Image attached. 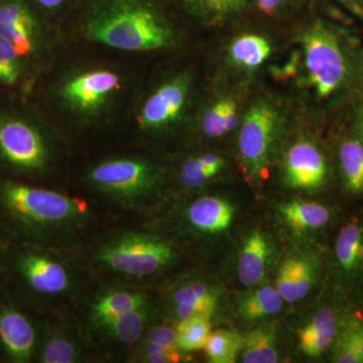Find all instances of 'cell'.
Listing matches in <instances>:
<instances>
[{
  "mask_svg": "<svg viewBox=\"0 0 363 363\" xmlns=\"http://www.w3.org/2000/svg\"><path fill=\"white\" fill-rule=\"evenodd\" d=\"M88 35L123 51H152L173 42L166 21L140 0H107L91 16Z\"/></svg>",
  "mask_w": 363,
  "mask_h": 363,
  "instance_id": "6da1fadb",
  "label": "cell"
},
{
  "mask_svg": "<svg viewBox=\"0 0 363 363\" xmlns=\"http://www.w3.org/2000/svg\"><path fill=\"white\" fill-rule=\"evenodd\" d=\"M168 243L147 234H126L105 245L99 259L114 271L135 277L156 274L173 259Z\"/></svg>",
  "mask_w": 363,
  "mask_h": 363,
  "instance_id": "7a4b0ae2",
  "label": "cell"
},
{
  "mask_svg": "<svg viewBox=\"0 0 363 363\" xmlns=\"http://www.w3.org/2000/svg\"><path fill=\"white\" fill-rule=\"evenodd\" d=\"M302 44L309 82L318 96H330L343 85L347 75L337 38L328 28L316 26L304 33Z\"/></svg>",
  "mask_w": 363,
  "mask_h": 363,
  "instance_id": "3957f363",
  "label": "cell"
},
{
  "mask_svg": "<svg viewBox=\"0 0 363 363\" xmlns=\"http://www.w3.org/2000/svg\"><path fill=\"white\" fill-rule=\"evenodd\" d=\"M4 201L21 218L42 225H57L71 222L84 213V203L44 190L9 184L4 189Z\"/></svg>",
  "mask_w": 363,
  "mask_h": 363,
  "instance_id": "277c9868",
  "label": "cell"
},
{
  "mask_svg": "<svg viewBox=\"0 0 363 363\" xmlns=\"http://www.w3.org/2000/svg\"><path fill=\"white\" fill-rule=\"evenodd\" d=\"M278 126V113L266 102H257L245 114L238 136V147L250 176L259 177L266 169Z\"/></svg>",
  "mask_w": 363,
  "mask_h": 363,
  "instance_id": "5b68a950",
  "label": "cell"
},
{
  "mask_svg": "<svg viewBox=\"0 0 363 363\" xmlns=\"http://www.w3.org/2000/svg\"><path fill=\"white\" fill-rule=\"evenodd\" d=\"M90 180L104 192L133 200L152 190L156 184V173L149 162L142 160L116 159L95 167Z\"/></svg>",
  "mask_w": 363,
  "mask_h": 363,
  "instance_id": "8992f818",
  "label": "cell"
},
{
  "mask_svg": "<svg viewBox=\"0 0 363 363\" xmlns=\"http://www.w3.org/2000/svg\"><path fill=\"white\" fill-rule=\"evenodd\" d=\"M0 150L21 168L39 169L47 159L42 136L30 124L16 118L0 121Z\"/></svg>",
  "mask_w": 363,
  "mask_h": 363,
  "instance_id": "52a82bcc",
  "label": "cell"
},
{
  "mask_svg": "<svg viewBox=\"0 0 363 363\" xmlns=\"http://www.w3.org/2000/svg\"><path fill=\"white\" fill-rule=\"evenodd\" d=\"M190 89L186 74L162 85L147 100L138 116L143 128H160L174 123L180 116Z\"/></svg>",
  "mask_w": 363,
  "mask_h": 363,
  "instance_id": "ba28073f",
  "label": "cell"
},
{
  "mask_svg": "<svg viewBox=\"0 0 363 363\" xmlns=\"http://www.w3.org/2000/svg\"><path fill=\"white\" fill-rule=\"evenodd\" d=\"M119 88V78L111 71H93L69 81L62 95L67 104L83 112L95 111Z\"/></svg>",
  "mask_w": 363,
  "mask_h": 363,
  "instance_id": "9c48e42d",
  "label": "cell"
},
{
  "mask_svg": "<svg viewBox=\"0 0 363 363\" xmlns=\"http://www.w3.org/2000/svg\"><path fill=\"white\" fill-rule=\"evenodd\" d=\"M326 175V161L314 143L302 140L289 149L285 160V176L291 187L315 190L323 185Z\"/></svg>",
  "mask_w": 363,
  "mask_h": 363,
  "instance_id": "30bf717a",
  "label": "cell"
},
{
  "mask_svg": "<svg viewBox=\"0 0 363 363\" xmlns=\"http://www.w3.org/2000/svg\"><path fill=\"white\" fill-rule=\"evenodd\" d=\"M339 276L350 286H363V222L357 218L341 228L334 247Z\"/></svg>",
  "mask_w": 363,
  "mask_h": 363,
  "instance_id": "8fae6325",
  "label": "cell"
},
{
  "mask_svg": "<svg viewBox=\"0 0 363 363\" xmlns=\"http://www.w3.org/2000/svg\"><path fill=\"white\" fill-rule=\"evenodd\" d=\"M274 242L266 233L253 230L243 242L238 257V279L243 285L253 286L266 277L274 255Z\"/></svg>",
  "mask_w": 363,
  "mask_h": 363,
  "instance_id": "7c38bea8",
  "label": "cell"
},
{
  "mask_svg": "<svg viewBox=\"0 0 363 363\" xmlns=\"http://www.w3.org/2000/svg\"><path fill=\"white\" fill-rule=\"evenodd\" d=\"M21 269L33 289L45 295L64 292L70 284L65 267L40 255H26L21 260Z\"/></svg>",
  "mask_w": 363,
  "mask_h": 363,
  "instance_id": "4fadbf2b",
  "label": "cell"
},
{
  "mask_svg": "<svg viewBox=\"0 0 363 363\" xmlns=\"http://www.w3.org/2000/svg\"><path fill=\"white\" fill-rule=\"evenodd\" d=\"M337 333L335 312L329 307L321 308L298 331L301 350L308 357H320L333 344Z\"/></svg>",
  "mask_w": 363,
  "mask_h": 363,
  "instance_id": "5bb4252c",
  "label": "cell"
},
{
  "mask_svg": "<svg viewBox=\"0 0 363 363\" xmlns=\"http://www.w3.org/2000/svg\"><path fill=\"white\" fill-rule=\"evenodd\" d=\"M172 301L174 312L180 320L198 315L211 317L218 304V295L204 281H194L176 289Z\"/></svg>",
  "mask_w": 363,
  "mask_h": 363,
  "instance_id": "9a60e30c",
  "label": "cell"
},
{
  "mask_svg": "<svg viewBox=\"0 0 363 363\" xmlns=\"http://www.w3.org/2000/svg\"><path fill=\"white\" fill-rule=\"evenodd\" d=\"M233 217V205L213 196L196 200L188 209V220L191 225L202 233H222L231 225Z\"/></svg>",
  "mask_w": 363,
  "mask_h": 363,
  "instance_id": "2e32d148",
  "label": "cell"
},
{
  "mask_svg": "<svg viewBox=\"0 0 363 363\" xmlns=\"http://www.w3.org/2000/svg\"><path fill=\"white\" fill-rule=\"evenodd\" d=\"M0 338L13 358L21 362L30 358L35 344V332L20 313L7 310L0 314Z\"/></svg>",
  "mask_w": 363,
  "mask_h": 363,
  "instance_id": "e0dca14e",
  "label": "cell"
},
{
  "mask_svg": "<svg viewBox=\"0 0 363 363\" xmlns=\"http://www.w3.org/2000/svg\"><path fill=\"white\" fill-rule=\"evenodd\" d=\"M279 214L291 228L297 231H316L328 225L331 211L316 202L292 201L279 207Z\"/></svg>",
  "mask_w": 363,
  "mask_h": 363,
  "instance_id": "ac0fdd59",
  "label": "cell"
},
{
  "mask_svg": "<svg viewBox=\"0 0 363 363\" xmlns=\"http://www.w3.org/2000/svg\"><path fill=\"white\" fill-rule=\"evenodd\" d=\"M149 321L147 306L136 308L133 311L124 313L112 319L97 323L105 334L121 343L133 344L142 337L145 327Z\"/></svg>",
  "mask_w": 363,
  "mask_h": 363,
  "instance_id": "d6986e66",
  "label": "cell"
},
{
  "mask_svg": "<svg viewBox=\"0 0 363 363\" xmlns=\"http://www.w3.org/2000/svg\"><path fill=\"white\" fill-rule=\"evenodd\" d=\"M241 360L245 363H276L279 360L274 327H259L242 337Z\"/></svg>",
  "mask_w": 363,
  "mask_h": 363,
  "instance_id": "ffe728a7",
  "label": "cell"
},
{
  "mask_svg": "<svg viewBox=\"0 0 363 363\" xmlns=\"http://www.w3.org/2000/svg\"><path fill=\"white\" fill-rule=\"evenodd\" d=\"M285 301L276 288L264 286L243 295L238 301V313L247 321L262 319L278 314Z\"/></svg>",
  "mask_w": 363,
  "mask_h": 363,
  "instance_id": "44dd1931",
  "label": "cell"
},
{
  "mask_svg": "<svg viewBox=\"0 0 363 363\" xmlns=\"http://www.w3.org/2000/svg\"><path fill=\"white\" fill-rule=\"evenodd\" d=\"M344 184L353 194L363 193V143L360 138L344 140L339 149Z\"/></svg>",
  "mask_w": 363,
  "mask_h": 363,
  "instance_id": "7402d4cb",
  "label": "cell"
},
{
  "mask_svg": "<svg viewBox=\"0 0 363 363\" xmlns=\"http://www.w3.org/2000/svg\"><path fill=\"white\" fill-rule=\"evenodd\" d=\"M271 54V45L264 38L245 35L238 38L230 47V56L236 65L255 69L262 65Z\"/></svg>",
  "mask_w": 363,
  "mask_h": 363,
  "instance_id": "603a6c76",
  "label": "cell"
},
{
  "mask_svg": "<svg viewBox=\"0 0 363 363\" xmlns=\"http://www.w3.org/2000/svg\"><path fill=\"white\" fill-rule=\"evenodd\" d=\"M145 305V298L138 293L113 292L107 294L95 303L92 309V319L95 323L112 319L133 311Z\"/></svg>",
  "mask_w": 363,
  "mask_h": 363,
  "instance_id": "cb8c5ba5",
  "label": "cell"
},
{
  "mask_svg": "<svg viewBox=\"0 0 363 363\" xmlns=\"http://www.w3.org/2000/svg\"><path fill=\"white\" fill-rule=\"evenodd\" d=\"M176 330L179 350L185 352L202 350L211 333L210 317L198 315L180 320Z\"/></svg>",
  "mask_w": 363,
  "mask_h": 363,
  "instance_id": "d4e9b609",
  "label": "cell"
},
{
  "mask_svg": "<svg viewBox=\"0 0 363 363\" xmlns=\"http://www.w3.org/2000/svg\"><path fill=\"white\" fill-rule=\"evenodd\" d=\"M236 105L231 100H221L205 113L202 128L209 138H220L238 125Z\"/></svg>",
  "mask_w": 363,
  "mask_h": 363,
  "instance_id": "484cf974",
  "label": "cell"
},
{
  "mask_svg": "<svg viewBox=\"0 0 363 363\" xmlns=\"http://www.w3.org/2000/svg\"><path fill=\"white\" fill-rule=\"evenodd\" d=\"M242 337L229 330L211 332L205 350L212 363H233L240 355Z\"/></svg>",
  "mask_w": 363,
  "mask_h": 363,
  "instance_id": "4316f807",
  "label": "cell"
},
{
  "mask_svg": "<svg viewBox=\"0 0 363 363\" xmlns=\"http://www.w3.org/2000/svg\"><path fill=\"white\" fill-rule=\"evenodd\" d=\"M219 172L207 166L201 156L192 157L184 162L181 169V180L189 188H202Z\"/></svg>",
  "mask_w": 363,
  "mask_h": 363,
  "instance_id": "83f0119b",
  "label": "cell"
},
{
  "mask_svg": "<svg viewBox=\"0 0 363 363\" xmlns=\"http://www.w3.org/2000/svg\"><path fill=\"white\" fill-rule=\"evenodd\" d=\"M79 350L75 343L64 337H52L45 343L42 362L45 363H71L77 362Z\"/></svg>",
  "mask_w": 363,
  "mask_h": 363,
  "instance_id": "f1b7e54d",
  "label": "cell"
},
{
  "mask_svg": "<svg viewBox=\"0 0 363 363\" xmlns=\"http://www.w3.org/2000/svg\"><path fill=\"white\" fill-rule=\"evenodd\" d=\"M188 6L208 18H216L240 11L247 0H184Z\"/></svg>",
  "mask_w": 363,
  "mask_h": 363,
  "instance_id": "f546056e",
  "label": "cell"
},
{
  "mask_svg": "<svg viewBox=\"0 0 363 363\" xmlns=\"http://www.w3.org/2000/svg\"><path fill=\"white\" fill-rule=\"evenodd\" d=\"M20 55L9 40L0 35V82L13 85L21 75Z\"/></svg>",
  "mask_w": 363,
  "mask_h": 363,
  "instance_id": "4dcf8cb0",
  "label": "cell"
},
{
  "mask_svg": "<svg viewBox=\"0 0 363 363\" xmlns=\"http://www.w3.org/2000/svg\"><path fill=\"white\" fill-rule=\"evenodd\" d=\"M297 260L289 259L279 267L277 277L276 289L281 297L286 303H296L298 301L297 293Z\"/></svg>",
  "mask_w": 363,
  "mask_h": 363,
  "instance_id": "1f68e13d",
  "label": "cell"
},
{
  "mask_svg": "<svg viewBox=\"0 0 363 363\" xmlns=\"http://www.w3.org/2000/svg\"><path fill=\"white\" fill-rule=\"evenodd\" d=\"M33 30V26L23 23H0V35L13 45L20 56L32 49Z\"/></svg>",
  "mask_w": 363,
  "mask_h": 363,
  "instance_id": "d6a6232c",
  "label": "cell"
},
{
  "mask_svg": "<svg viewBox=\"0 0 363 363\" xmlns=\"http://www.w3.org/2000/svg\"><path fill=\"white\" fill-rule=\"evenodd\" d=\"M333 346V362L337 363H363L350 338L342 330L337 333Z\"/></svg>",
  "mask_w": 363,
  "mask_h": 363,
  "instance_id": "836d02e7",
  "label": "cell"
},
{
  "mask_svg": "<svg viewBox=\"0 0 363 363\" xmlns=\"http://www.w3.org/2000/svg\"><path fill=\"white\" fill-rule=\"evenodd\" d=\"M315 278V269L313 264L306 259L297 260V293L298 300L307 297L313 286Z\"/></svg>",
  "mask_w": 363,
  "mask_h": 363,
  "instance_id": "e575fe53",
  "label": "cell"
},
{
  "mask_svg": "<svg viewBox=\"0 0 363 363\" xmlns=\"http://www.w3.org/2000/svg\"><path fill=\"white\" fill-rule=\"evenodd\" d=\"M0 23H23L33 26L30 14L21 4L14 2L0 7Z\"/></svg>",
  "mask_w": 363,
  "mask_h": 363,
  "instance_id": "d590c367",
  "label": "cell"
},
{
  "mask_svg": "<svg viewBox=\"0 0 363 363\" xmlns=\"http://www.w3.org/2000/svg\"><path fill=\"white\" fill-rule=\"evenodd\" d=\"M341 330L350 338L351 343L353 344L363 360V322L358 321L357 319H351L343 324Z\"/></svg>",
  "mask_w": 363,
  "mask_h": 363,
  "instance_id": "8d00e7d4",
  "label": "cell"
},
{
  "mask_svg": "<svg viewBox=\"0 0 363 363\" xmlns=\"http://www.w3.org/2000/svg\"><path fill=\"white\" fill-rule=\"evenodd\" d=\"M147 342L178 346L177 345V330L171 326H157L147 334Z\"/></svg>",
  "mask_w": 363,
  "mask_h": 363,
  "instance_id": "74e56055",
  "label": "cell"
},
{
  "mask_svg": "<svg viewBox=\"0 0 363 363\" xmlns=\"http://www.w3.org/2000/svg\"><path fill=\"white\" fill-rule=\"evenodd\" d=\"M181 355L179 353V348L162 351L156 354L143 358V360L150 363H172L180 362Z\"/></svg>",
  "mask_w": 363,
  "mask_h": 363,
  "instance_id": "f35d334b",
  "label": "cell"
},
{
  "mask_svg": "<svg viewBox=\"0 0 363 363\" xmlns=\"http://www.w3.org/2000/svg\"><path fill=\"white\" fill-rule=\"evenodd\" d=\"M281 1L283 0H257V6H259L260 11L272 16V14L276 13Z\"/></svg>",
  "mask_w": 363,
  "mask_h": 363,
  "instance_id": "ab89813d",
  "label": "cell"
},
{
  "mask_svg": "<svg viewBox=\"0 0 363 363\" xmlns=\"http://www.w3.org/2000/svg\"><path fill=\"white\" fill-rule=\"evenodd\" d=\"M38 2L48 9H55V7L61 6L64 0H38Z\"/></svg>",
  "mask_w": 363,
  "mask_h": 363,
  "instance_id": "60d3db41",
  "label": "cell"
},
{
  "mask_svg": "<svg viewBox=\"0 0 363 363\" xmlns=\"http://www.w3.org/2000/svg\"><path fill=\"white\" fill-rule=\"evenodd\" d=\"M357 126L359 131V138L363 143V106L358 111L357 113Z\"/></svg>",
  "mask_w": 363,
  "mask_h": 363,
  "instance_id": "b9f144b4",
  "label": "cell"
}]
</instances>
